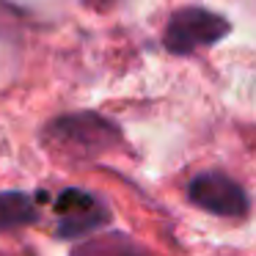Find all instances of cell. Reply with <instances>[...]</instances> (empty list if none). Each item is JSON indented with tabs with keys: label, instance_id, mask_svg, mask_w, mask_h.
Returning a JSON list of instances; mask_svg holds the SVG:
<instances>
[{
	"label": "cell",
	"instance_id": "6da1fadb",
	"mask_svg": "<svg viewBox=\"0 0 256 256\" xmlns=\"http://www.w3.org/2000/svg\"><path fill=\"white\" fill-rule=\"evenodd\" d=\"M47 140L66 154L74 157H94L113 149L118 140L116 124L102 118L100 113H69L47 127Z\"/></svg>",
	"mask_w": 256,
	"mask_h": 256
},
{
	"label": "cell",
	"instance_id": "7a4b0ae2",
	"mask_svg": "<svg viewBox=\"0 0 256 256\" xmlns=\"http://www.w3.org/2000/svg\"><path fill=\"white\" fill-rule=\"evenodd\" d=\"M228 30L232 25L223 17L198 6H188L168 20L162 42H166V50L174 56H190L198 47H212L220 39H226Z\"/></svg>",
	"mask_w": 256,
	"mask_h": 256
},
{
	"label": "cell",
	"instance_id": "3957f363",
	"mask_svg": "<svg viewBox=\"0 0 256 256\" xmlns=\"http://www.w3.org/2000/svg\"><path fill=\"white\" fill-rule=\"evenodd\" d=\"M188 196L196 206L218 218H242L248 212V196L226 174L206 171L190 182Z\"/></svg>",
	"mask_w": 256,
	"mask_h": 256
},
{
	"label": "cell",
	"instance_id": "277c9868",
	"mask_svg": "<svg viewBox=\"0 0 256 256\" xmlns=\"http://www.w3.org/2000/svg\"><path fill=\"white\" fill-rule=\"evenodd\" d=\"M58 218V237H83L94 228L105 226L110 220V212L100 204L91 193L80 188H69L52 204Z\"/></svg>",
	"mask_w": 256,
	"mask_h": 256
},
{
	"label": "cell",
	"instance_id": "5b68a950",
	"mask_svg": "<svg viewBox=\"0 0 256 256\" xmlns=\"http://www.w3.org/2000/svg\"><path fill=\"white\" fill-rule=\"evenodd\" d=\"M36 220H39V210L28 193H22V190H3L0 193V232L30 226Z\"/></svg>",
	"mask_w": 256,
	"mask_h": 256
},
{
	"label": "cell",
	"instance_id": "8992f818",
	"mask_svg": "<svg viewBox=\"0 0 256 256\" xmlns=\"http://www.w3.org/2000/svg\"><path fill=\"white\" fill-rule=\"evenodd\" d=\"M72 256H146V254H140L132 245H127V248H108V240H102V242L83 245V248L74 250Z\"/></svg>",
	"mask_w": 256,
	"mask_h": 256
}]
</instances>
